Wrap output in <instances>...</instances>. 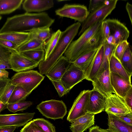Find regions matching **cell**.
<instances>
[{
    "label": "cell",
    "instance_id": "obj_46",
    "mask_svg": "<svg viewBox=\"0 0 132 132\" xmlns=\"http://www.w3.org/2000/svg\"><path fill=\"white\" fill-rule=\"evenodd\" d=\"M11 79L7 78L0 79V97L8 84L10 82Z\"/></svg>",
    "mask_w": 132,
    "mask_h": 132
},
{
    "label": "cell",
    "instance_id": "obj_15",
    "mask_svg": "<svg viewBox=\"0 0 132 132\" xmlns=\"http://www.w3.org/2000/svg\"><path fill=\"white\" fill-rule=\"evenodd\" d=\"M109 26L110 35L112 36L116 40V46L119 43L127 41L129 35V31L123 23L115 19L105 20Z\"/></svg>",
    "mask_w": 132,
    "mask_h": 132
},
{
    "label": "cell",
    "instance_id": "obj_31",
    "mask_svg": "<svg viewBox=\"0 0 132 132\" xmlns=\"http://www.w3.org/2000/svg\"><path fill=\"white\" fill-rule=\"evenodd\" d=\"M29 95L22 87L16 86L8 101L7 104L23 101Z\"/></svg>",
    "mask_w": 132,
    "mask_h": 132
},
{
    "label": "cell",
    "instance_id": "obj_22",
    "mask_svg": "<svg viewBox=\"0 0 132 132\" xmlns=\"http://www.w3.org/2000/svg\"><path fill=\"white\" fill-rule=\"evenodd\" d=\"M30 38V34L26 32H10L0 34V39L10 41L19 47Z\"/></svg>",
    "mask_w": 132,
    "mask_h": 132
},
{
    "label": "cell",
    "instance_id": "obj_6",
    "mask_svg": "<svg viewBox=\"0 0 132 132\" xmlns=\"http://www.w3.org/2000/svg\"><path fill=\"white\" fill-rule=\"evenodd\" d=\"M36 108L44 116L54 120L63 119L67 112V107L62 100L52 99L42 101Z\"/></svg>",
    "mask_w": 132,
    "mask_h": 132
},
{
    "label": "cell",
    "instance_id": "obj_26",
    "mask_svg": "<svg viewBox=\"0 0 132 132\" xmlns=\"http://www.w3.org/2000/svg\"><path fill=\"white\" fill-rule=\"evenodd\" d=\"M23 0H0V15L10 14L19 8Z\"/></svg>",
    "mask_w": 132,
    "mask_h": 132
},
{
    "label": "cell",
    "instance_id": "obj_32",
    "mask_svg": "<svg viewBox=\"0 0 132 132\" xmlns=\"http://www.w3.org/2000/svg\"><path fill=\"white\" fill-rule=\"evenodd\" d=\"M30 38H35L43 42L50 37V28L38 29L29 32Z\"/></svg>",
    "mask_w": 132,
    "mask_h": 132
},
{
    "label": "cell",
    "instance_id": "obj_7",
    "mask_svg": "<svg viewBox=\"0 0 132 132\" xmlns=\"http://www.w3.org/2000/svg\"><path fill=\"white\" fill-rule=\"evenodd\" d=\"M56 14L61 17L69 18L82 23L89 12L86 6L79 4H65L55 11Z\"/></svg>",
    "mask_w": 132,
    "mask_h": 132
},
{
    "label": "cell",
    "instance_id": "obj_23",
    "mask_svg": "<svg viewBox=\"0 0 132 132\" xmlns=\"http://www.w3.org/2000/svg\"><path fill=\"white\" fill-rule=\"evenodd\" d=\"M109 70L110 72L115 73L131 81L132 74L126 71L120 62L113 55L109 62Z\"/></svg>",
    "mask_w": 132,
    "mask_h": 132
},
{
    "label": "cell",
    "instance_id": "obj_24",
    "mask_svg": "<svg viewBox=\"0 0 132 132\" xmlns=\"http://www.w3.org/2000/svg\"><path fill=\"white\" fill-rule=\"evenodd\" d=\"M98 49L81 54L71 63L85 72L93 60Z\"/></svg>",
    "mask_w": 132,
    "mask_h": 132
},
{
    "label": "cell",
    "instance_id": "obj_17",
    "mask_svg": "<svg viewBox=\"0 0 132 132\" xmlns=\"http://www.w3.org/2000/svg\"><path fill=\"white\" fill-rule=\"evenodd\" d=\"M71 64L69 61L62 55L45 75L49 79L60 80Z\"/></svg>",
    "mask_w": 132,
    "mask_h": 132
},
{
    "label": "cell",
    "instance_id": "obj_28",
    "mask_svg": "<svg viewBox=\"0 0 132 132\" xmlns=\"http://www.w3.org/2000/svg\"><path fill=\"white\" fill-rule=\"evenodd\" d=\"M61 31L58 29L51 35L46 42L44 49L45 55L44 60H45L51 54L55 47L59 38Z\"/></svg>",
    "mask_w": 132,
    "mask_h": 132
},
{
    "label": "cell",
    "instance_id": "obj_29",
    "mask_svg": "<svg viewBox=\"0 0 132 132\" xmlns=\"http://www.w3.org/2000/svg\"><path fill=\"white\" fill-rule=\"evenodd\" d=\"M101 28L84 47L81 52L80 55L90 51L97 49L102 45L101 44Z\"/></svg>",
    "mask_w": 132,
    "mask_h": 132
},
{
    "label": "cell",
    "instance_id": "obj_48",
    "mask_svg": "<svg viewBox=\"0 0 132 132\" xmlns=\"http://www.w3.org/2000/svg\"><path fill=\"white\" fill-rule=\"evenodd\" d=\"M9 73L6 70L0 69V79L9 78Z\"/></svg>",
    "mask_w": 132,
    "mask_h": 132
},
{
    "label": "cell",
    "instance_id": "obj_9",
    "mask_svg": "<svg viewBox=\"0 0 132 132\" xmlns=\"http://www.w3.org/2000/svg\"><path fill=\"white\" fill-rule=\"evenodd\" d=\"M86 78L85 72L72 63L63 75L60 81L69 92L76 84Z\"/></svg>",
    "mask_w": 132,
    "mask_h": 132
},
{
    "label": "cell",
    "instance_id": "obj_41",
    "mask_svg": "<svg viewBox=\"0 0 132 132\" xmlns=\"http://www.w3.org/2000/svg\"><path fill=\"white\" fill-rule=\"evenodd\" d=\"M101 44L103 45L106 39L110 35L108 25L105 20L102 22L101 26Z\"/></svg>",
    "mask_w": 132,
    "mask_h": 132
},
{
    "label": "cell",
    "instance_id": "obj_12",
    "mask_svg": "<svg viewBox=\"0 0 132 132\" xmlns=\"http://www.w3.org/2000/svg\"><path fill=\"white\" fill-rule=\"evenodd\" d=\"M10 62L11 69L17 72L30 70L37 67L39 64L18 51H14L12 53Z\"/></svg>",
    "mask_w": 132,
    "mask_h": 132
},
{
    "label": "cell",
    "instance_id": "obj_34",
    "mask_svg": "<svg viewBox=\"0 0 132 132\" xmlns=\"http://www.w3.org/2000/svg\"><path fill=\"white\" fill-rule=\"evenodd\" d=\"M120 62L125 69L129 73L132 74V53L129 47L123 54Z\"/></svg>",
    "mask_w": 132,
    "mask_h": 132
},
{
    "label": "cell",
    "instance_id": "obj_37",
    "mask_svg": "<svg viewBox=\"0 0 132 132\" xmlns=\"http://www.w3.org/2000/svg\"><path fill=\"white\" fill-rule=\"evenodd\" d=\"M129 43L127 41H123L116 47L113 55L120 62L121 58L126 49L129 47Z\"/></svg>",
    "mask_w": 132,
    "mask_h": 132
},
{
    "label": "cell",
    "instance_id": "obj_36",
    "mask_svg": "<svg viewBox=\"0 0 132 132\" xmlns=\"http://www.w3.org/2000/svg\"><path fill=\"white\" fill-rule=\"evenodd\" d=\"M34 123L45 132H56L55 126L49 121L43 118L33 119Z\"/></svg>",
    "mask_w": 132,
    "mask_h": 132
},
{
    "label": "cell",
    "instance_id": "obj_49",
    "mask_svg": "<svg viewBox=\"0 0 132 132\" xmlns=\"http://www.w3.org/2000/svg\"><path fill=\"white\" fill-rule=\"evenodd\" d=\"M17 127L16 126H12L0 128V132H13Z\"/></svg>",
    "mask_w": 132,
    "mask_h": 132
},
{
    "label": "cell",
    "instance_id": "obj_3",
    "mask_svg": "<svg viewBox=\"0 0 132 132\" xmlns=\"http://www.w3.org/2000/svg\"><path fill=\"white\" fill-rule=\"evenodd\" d=\"M102 22H98L86 29L79 38L72 41L64 53V56L71 63L80 55L89 40L100 30Z\"/></svg>",
    "mask_w": 132,
    "mask_h": 132
},
{
    "label": "cell",
    "instance_id": "obj_20",
    "mask_svg": "<svg viewBox=\"0 0 132 132\" xmlns=\"http://www.w3.org/2000/svg\"><path fill=\"white\" fill-rule=\"evenodd\" d=\"M104 51V45H102L97 49L93 60L85 72L86 80L92 81L95 77L102 65Z\"/></svg>",
    "mask_w": 132,
    "mask_h": 132
},
{
    "label": "cell",
    "instance_id": "obj_51",
    "mask_svg": "<svg viewBox=\"0 0 132 132\" xmlns=\"http://www.w3.org/2000/svg\"><path fill=\"white\" fill-rule=\"evenodd\" d=\"M99 127L97 126H93L90 128L89 132H100Z\"/></svg>",
    "mask_w": 132,
    "mask_h": 132
},
{
    "label": "cell",
    "instance_id": "obj_8",
    "mask_svg": "<svg viewBox=\"0 0 132 132\" xmlns=\"http://www.w3.org/2000/svg\"><path fill=\"white\" fill-rule=\"evenodd\" d=\"M90 90L81 91L75 100L69 111L67 120L72 123L87 113V104Z\"/></svg>",
    "mask_w": 132,
    "mask_h": 132
},
{
    "label": "cell",
    "instance_id": "obj_25",
    "mask_svg": "<svg viewBox=\"0 0 132 132\" xmlns=\"http://www.w3.org/2000/svg\"><path fill=\"white\" fill-rule=\"evenodd\" d=\"M103 45L104 51L102 63L95 77L102 73L105 70L109 69V62L116 46L108 44L105 41Z\"/></svg>",
    "mask_w": 132,
    "mask_h": 132
},
{
    "label": "cell",
    "instance_id": "obj_39",
    "mask_svg": "<svg viewBox=\"0 0 132 132\" xmlns=\"http://www.w3.org/2000/svg\"><path fill=\"white\" fill-rule=\"evenodd\" d=\"M20 132H45L36 125L33 120L25 124L20 130Z\"/></svg>",
    "mask_w": 132,
    "mask_h": 132
},
{
    "label": "cell",
    "instance_id": "obj_18",
    "mask_svg": "<svg viewBox=\"0 0 132 132\" xmlns=\"http://www.w3.org/2000/svg\"><path fill=\"white\" fill-rule=\"evenodd\" d=\"M95 115L87 112L78 117L71 123L70 129L72 132H84L94 125Z\"/></svg>",
    "mask_w": 132,
    "mask_h": 132
},
{
    "label": "cell",
    "instance_id": "obj_27",
    "mask_svg": "<svg viewBox=\"0 0 132 132\" xmlns=\"http://www.w3.org/2000/svg\"><path fill=\"white\" fill-rule=\"evenodd\" d=\"M45 42L35 38H30L27 41L20 46L18 49L19 53L31 51L44 50Z\"/></svg>",
    "mask_w": 132,
    "mask_h": 132
},
{
    "label": "cell",
    "instance_id": "obj_44",
    "mask_svg": "<svg viewBox=\"0 0 132 132\" xmlns=\"http://www.w3.org/2000/svg\"><path fill=\"white\" fill-rule=\"evenodd\" d=\"M124 100L127 106L132 112V87L128 92Z\"/></svg>",
    "mask_w": 132,
    "mask_h": 132
},
{
    "label": "cell",
    "instance_id": "obj_50",
    "mask_svg": "<svg viewBox=\"0 0 132 132\" xmlns=\"http://www.w3.org/2000/svg\"><path fill=\"white\" fill-rule=\"evenodd\" d=\"M108 44L116 46V40L113 37L110 35L105 40Z\"/></svg>",
    "mask_w": 132,
    "mask_h": 132
},
{
    "label": "cell",
    "instance_id": "obj_30",
    "mask_svg": "<svg viewBox=\"0 0 132 132\" xmlns=\"http://www.w3.org/2000/svg\"><path fill=\"white\" fill-rule=\"evenodd\" d=\"M13 51L0 45V69H11L10 60Z\"/></svg>",
    "mask_w": 132,
    "mask_h": 132
},
{
    "label": "cell",
    "instance_id": "obj_19",
    "mask_svg": "<svg viewBox=\"0 0 132 132\" xmlns=\"http://www.w3.org/2000/svg\"><path fill=\"white\" fill-rule=\"evenodd\" d=\"M54 3L52 0H25L22 6L26 12H40L52 7Z\"/></svg>",
    "mask_w": 132,
    "mask_h": 132
},
{
    "label": "cell",
    "instance_id": "obj_47",
    "mask_svg": "<svg viewBox=\"0 0 132 132\" xmlns=\"http://www.w3.org/2000/svg\"><path fill=\"white\" fill-rule=\"evenodd\" d=\"M126 8L131 24H132V5L129 2L126 4Z\"/></svg>",
    "mask_w": 132,
    "mask_h": 132
},
{
    "label": "cell",
    "instance_id": "obj_21",
    "mask_svg": "<svg viewBox=\"0 0 132 132\" xmlns=\"http://www.w3.org/2000/svg\"><path fill=\"white\" fill-rule=\"evenodd\" d=\"M108 115V129L111 132H132V125L122 120L116 116L110 113Z\"/></svg>",
    "mask_w": 132,
    "mask_h": 132
},
{
    "label": "cell",
    "instance_id": "obj_1",
    "mask_svg": "<svg viewBox=\"0 0 132 132\" xmlns=\"http://www.w3.org/2000/svg\"><path fill=\"white\" fill-rule=\"evenodd\" d=\"M54 21L45 12H26L8 18L0 29V34L29 32L38 29L50 28Z\"/></svg>",
    "mask_w": 132,
    "mask_h": 132
},
{
    "label": "cell",
    "instance_id": "obj_42",
    "mask_svg": "<svg viewBox=\"0 0 132 132\" xmlns=\"http://www.w3.org/2000/svg\"><path fill=\"white\" fill-rule=\"evenodd\" d=\"M107 1L103 0H91L89 1L88 10L91 12L105 3Z\"/></svg>",
    "mask_w": 132,
    "mask_h": 132
},
{
    "label": "cell",
    "instance_id": "obj_16",
    "mask_svg": "<svg viewBox=\"0 0 132 132\" xmlns=\"http://www.w3.org/2000/svg\"><path fill=\"white\" fill-rule=\"evenodd\" d=\"M111 84L115 94L124 99L128 92L132 87L131 81L115 73L110 72Z\"/></svg>",
    "mask_w": 132,
    "mask_h": 132
},
{
    "label": "cell",
    "instance_id": "obj_2",
    "mask_svg": "<svg viewBox=\"0 0 132 132\" xmlns=\"http://www.w3.org/2000/svg\"><path fill=\"white\" fill-rule=\"evenodd\" d=\"M78 22L68 27L61 31L58 42L54 50L45 60L40 62L38 64L39 72L45 75L63 55L78 32L81 26Z\"/></svg>",
    "mask_w": 132,
    "mask_h": 132
},
{
    "label": "cell",
    "instance_id": "obj_45",
    "mask_svg": "<svg viewBox=\"0 0 132 132\" xmlns=\"http://www.w3.org/2000/svg\"><path fill=\"white\" fill-rule=\"evenodd\" d=\"M116 116L124 122L132 125V112L125 114Z\"/></svg>",
    "mask_w": 132,
    "mask_h": 132
},
{
    "label": "cell",
    "instance_id": "obj_40",
    "mask_svg": "<svg viewBox=\"0 0 132 132\" xmlns=\"http://www.w3.org/2000/svg\"><path fill=\"white\" fill-rule=\"evenodd\" d=\"M56 89L59 96L61 97L69 92L65 89L60 80L57 81L49 79Z\"/></svg>",
    "mask_w": 132,
    "mask_h": 132
},
{
    "label": "cell",
    "instance_id": "obj_33",
    "mask_svg": "<svg viewBox=\"0 0 132 132\" xmlns=\"http://www.w3.org/2000/svg\"><path fill=\"white\" fill-rule=\"evenodd\" d=\"M22 55L38 64L44 59V50L31 51L20 53Z\"/></svg>",
    "mask_w": 132,
    "mask_h": 132
},
{
    "label": "cell",
    "instance_id": "obj_54",
    "mask_svg": "<svg viewBox=\"0 0 132 132\" xmlns=\"http://www.w3.org/2000/svg\"><path fill=\"white\" fill-rule=\"evenodd\" d=\"M2 18V17L1 15H0V20Z\"/></svg>",
    "mask_w": 132,
    "mask_h": 132
},
{
    "label": "cell",
    "instance_id": "obj_5",
    "mask_svg": "<svg viewBox=\"0 0 132 132\" xmlns=\"http://www.w3.org/2000/svg\"><path fill=\"white\" fill-rule=\"evenodd\" d=\"M118 1L117 0L107 1L106 3L99 7L89 12L86 19L82 23L78 36L96 23L104 21L116 8Z\"/></svg>",
    "mask_w": 132,
    "mask_h": 132
},
{
    "label": "cell",
    "instance_id": "obj_38",
    "mask_svg": "<svg viewBox=\"0 0 132 132\" xmlns=\"http://www.w3.org/2000/svg\"><path fill=\"white\" fill-rule=\"evenodd\" d=\"M15 86L9 82L7 85L0 97V101L5 104H7Z\"/></svg>",
    "mask_w": 132,
    "mask_h": 132
},
{
    "label": "cell",
    "instance_id": "obj_35",
    "mask_svg": "<svg viewBox=\"0 0 132 132\" xmlns=\"http://www.w3.org/2000/svg\"><path fill=\"white\" fill-rule=\"evenodd\" d=\"M32 104L31 101H22L16 103L8 104L7 109L10 111L15 113L21 111L23 112Z\"/></svg>",
    "mask_w": 132,
    "mask_h": 132
},
{
    "label": "cell",
    "instance_id": "obj_14",
    "mask_svg": "<svg viewBox=\"0 0 132 132\" xmlns=\"http://www.w3.org/2000/svg\"><path fill=\"white\" fill-rule=\"evenodd\" d=\"M109 69L96 77L92 81L93 88L106 97L115 92L111 83Z\"/></svg>",
    "mask_w": 132,
    "mask_h": 132
},
{
    "label": "cell",
    "instance_id": "obj_52",
    "mask_svg": "<svg viewBox=\"0 0 132 132\" xmlns=\"http://www.w3.org/2000/svg\"><path fill=\"white\" fill-rule=\"evenodd\" d=\"M7 104H5L0 101V112L6 109H7Z\"/></svg>",
    "mask_w": 132,
    "mask_h": 132
},
{
    "label": "cell",
    "instance_id": "obj_43",
    "mask_svg": "<svg viewBox=\"0 0 132 132\" xmlns=\"http://www.w3.org/2000/svg\"><path fill=\"white\" fill-rule=\"evenodd\" d=\"M0 45L15 51H18L19 47L16 44L10 41L1 39H0Z\"/></svg>",
    "mask_w": 132,
    "mask_h": 132
},
{
    "label": "cell",
    "instance_id": "obj_13",
    "mask_svg": "<svg viewBox=\"0 0 132 132\" xmlns=\"http://www.w3.org/2000/svg\"><path fill=\"white\" fill-rule=\"evenodd\" d=\"M107 97L97 90L90 91L87 104V112L95 114L104 110Z\"/></svg>",
    "mask_w": 132,
    "mask_h": 132
},
{
    "label": "cell",
    "instance_id": "obj_4",
    "mask_svg": "<svg viewBox=\"0 0 132 132\" xmlns=\"http://www.w3.org/2000/svg\"><path fill=\"white\" fill-rule=\"evenodd\" d=\"M44 78L37 71L30 70L17 72L12 77L10 82L22 87L29 95L40 84Z\"/></svg>",
    "mask_w": 132,
    "mask_h": 132
},
{
    "label": "cell",
    "instance_id": "obj_10",
    "mask_svg": "<svg viewBox=\"0 0 132 132\" xmlns=\"http://www.w3.org/2000/svg\"><path fill=\"white\" fill-rule=\"evenodd\" d=\"M35 112L0 114V128L24 126L33 118Z\"/></svg>",
    "mask_w": 132,
    "mask_h": 132
},
{
    "label": "cell",
    "instance_id": "obj_11",
    "mask_svg": "<svg viewBox=\"0 0 132 132\" xmlns=\"http://www.w3.org/2000/svg\"><path fill=\"white\" fill-rule=\"evenodd\" d=\"M104 110L107 113L115 115L125 114L132 112L124 100L116 94H113L107 97Z\"/></svg>",
    "mask_w": 132,
    "mask_h": 132
},
{
    "label": "cell",
    "instance_id": "obj_53",
    "mask_svg": "<svg viewBox=\"0 0 132 132\" xmlns=\"http://www.w3.org/2000/svg\"><path fill=\"white\" fill-rule=\"evenodd\" d=\"M99 130L100 132H111L108 129H104L99 128Z\"/></svg>",
    "mask_w": 132,
    "mask_h": 132
}]
</instances>
